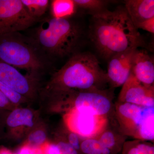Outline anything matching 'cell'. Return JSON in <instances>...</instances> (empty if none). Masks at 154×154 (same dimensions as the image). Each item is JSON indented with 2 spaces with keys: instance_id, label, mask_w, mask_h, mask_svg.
Returning <instances> with one entry per match:
<instances>
[{
  "instance_id": "6da1fadb",
  "label": "cell",
  "mask_w": 154,
  "mask_h": 154,
  "mask_svg": "<svg viewBox=\"0 0 154 154\" xmlns=\"http://www.w3.org/2000/svg\"><path fill=\"white\" fill-rule=\"evenodd\" d=\"M88 32L97 52L107 60L120 53L146 46L124 5L91 15Z\"/></svg>"
},
{
  "instance_id": "7a4b0ae2",
  "label": "cell",
  "mask_w": 154,
  "mask_h": 154,
  "mask_svg": "<svg viewBox=\"0 0 154 154\" xmlns=\"http://www.w3.org/2000/svg\"><path fill=\"white\" fill-rule=\"evenodd\" d=\"M107 84L106 72L101 68L96 56L89 52H79L69 57L54 74L47 89L50 93L70 90H104Z\"/></svg>"
},
{
  "instance_id": "3957f363",
  "label": "cell",
  "mask_w": 154,
  "mask_h": 154,
  "mask_svg": "<svg viewBox=\"0 0 154 154\" xmlns=\"http://www.w3.org/2000/svg\"><path fill=\"white\" fill-rule=\"evenodd\" d=\"M85 29L72 17L46 19L36 29L35 42L42 54L52 57H70L79 52L85 43Z\"/></svg>"
},
{
  "instance_id": "277c9868",
  "label": "cell",
  "mask_w": 154,
  "mask_h": 154,
  "mask_svg": "<svg viewBox=\"0 0 154 154\" xmlns=\"http://www.w3.org/2000/svg\"><path fill=\"white\" fill-rule=\"evenodd\" d=\"M42 54L34 41H28L18 32L0 35V60L28 71L29 75L37 79L45 67Z\"/></svg>"
},
{
  "instance_id": "5b68a950",
  "label": "cell",
  "mask_w": 154,
  "mask_h": 154,
  "mask_svg": "<svg viewBox=\"0 0 154 154\" xmlns=\"http://www.w3.org/2000/svg\"><path fill=\"white\" fill-rule=\"evenodd\" d=\"M114 114L119 128L125 135L154 142V107L116 102Z\"/></svg>"
},
{
  "instance_id": "8992f818",
  "label": "cell",
  "mask_w": 154,
  "mask_h": 154,
  "mask_svg": "<svg viewBox=\"0 0 154 154\" xmlns=\"http://www.w3.org/2000/svg\"><path fill=\"white\" fill-rule=\"evenodd\" d=\"M113 93L109 90L86 91L70 90L59 91L53 97L60 105H68L65 110H75L79 112L97 116L109 117L114 113L112 102Z\"/></svg>"
},
{
  "instance_id": "52a82bcc",
  "label": "cell",
  "mask_w": 154,
  "mask_h": 154,
  "mask_svg": "<svg viewBox=\"0 0 154 154\" xmlns=\"http://www.w3.org/2000/svg\"><path fill=\"white\" fill-rule=\"evenodd\" d=\"M21 0H0V35L17 33L36 22Z\"/></svg>"
},
{
  "instance_id": "ba28073f",
  "label": "cell",
  "mask_w": 154,
  "mask_h": 154,
  "mask_svg": "<svg viewBox=\"0 0 154 154\" xmlns=\"http://www.w3.org/2000/svg\"><path fill=\"white\" fill-rule=\"evenodd\" d=\"M65 124L69 131L75 133L82 139L96 137L110 123L109 117L69 110L63 116Z\"/></svg>"
},
{
  "instance_id": "9c48e42d",
  "label": "cell",
  "mask_w": 154,
  "mask_h": 154,
  "mask_svg": "<svg viewBox=\"0 0 154 154\" xmlns=\"http://www.w3.org/2000/svg\"><path fill=\"white\" fill-rule=\"evenodd\" d=\"M0 82L13 88L29 100L36 96L37 79L24 75L16 68L0 60Z\"/></svg>"
},
{
  "instance_id": "30bf717a",
  "label": "cell",
  "mask_w": 154,
  "mask_h": 154,
  "mask_svg": "<svg viewBox=\"0 0 154 154\" xmlns=\"http://www.w3.org/2000/svg\"><path fill=\"white\" fill-rule=\"evenodd\" d=\"M117 102L154 107V86L144 85L131 73L129 78L122 86Z\"/></svg>"
},
{
  "instance_id": "8fae6325",
  "label": "cell",
  "mask_w": 154,
  "mask_h": 154,
  "mask_svg": "<svg viewBox=\"0 0 154 154\" xmlns=\"http://www.w3.org/2000/svg\"><path fill=\"white\" fill-rule=\"evenodd\" d=\"M135 49L120 53L108 60L106 75L110 88H118L124 85L131 73L132 59Z\"/></svg>"
},
{
  "instance_id": "7c38bea8",
  "label": "cell",
  "mask_w": 154,
  "mask_h": 154,
  "mask_svg": "<svg viewBox=\"0 0 154 154\" xmlns=\"http://www.w3.org/2000/svg\"><path fill=\"white\" fill-rule=\"evenodd\" d=\"M131 74L141 83L154 86V60L146 50L137 48L133 55Z\"/></svg>"
},
{
  "instance_id": "4fadbf2b",
  "label": "cell",
  "mask_w": 154,
  "mask_h": 154,
  "mask_svg": "<svg viewBox=\"0 0 154 154\" xmlns=\"http://www.w3.org/2000/svg\"><path fill=\"white\" fill-rule=\"evenodd\" d=\"M35 122V113L31 109L17 107L7 114L5 125L11 133H21L24 130L34 128Z\"/></svg>"
},
{
  "instance_id": "5bb4252c",
  "label": "cell",
  "mask_w": 154,
  "mask_h": 154,
  "mask_svg": "<svg viewBox=\"0 0 154 154\" xmlns=\"http://www.w3.org/2000/svg\"><path fill=\"white\" fill-rule=\"evenodd\" d=\"M107 154H119L127 137L125 135L118 126H111L110 122L106 128L96 137Z\"/></svg>"
},
{
  "instance_id": "9a60e30c",
  "label": "cell",
  "mask_w": 154,
  "mask_h": 154,
  "mask_svg": "<svg viewBox=\"0 0 154 154\" xmlns=\"http://www.w3.org/2000/svg\"><path fill=\"white\" fill-rule=\"evenodd\" d=\"M124 6L134 26L154 17V0H126Z\"/></svg>"
},
{
  "instance_id": "2e32d148",
  "label": "cell",
  "mask_w": 154,
  "mask_h": 154,
  "mask_svg": "<svg viewBox=\"0 0 154 154\" xmlns=\"http://www.w3.org/2000/svg\"><path fill=\"white\" fill-rule=\"evenodd\" d=\"M152 143L136 139L126 141L121 154H154V146Z\"/></svg>"
},
{
  "instance_id": "e0dca14e",
  "label": "cell",
  "mask_w": 154,
  "mask_h": 154,
  "mask_svg": "<svg viewBox=\"0 0 154 154\" xmlns=\"http://www.w3.org/2000/svg\"><path fill=\"white\" fill-rule=\"evenodd\" d=\"M76 10L73 0H54L51 3V11L53 17H70Z\"/></svg>"
},
{
  "instance_id": "ac0fdd59",
  "label": "cell",
  "mask_w": 154,
  "mask_h": 154,
  "mask_svg": "<svg viewBox=\"0 0 154 154\" xmlns=\"http://www.w3.org/2000/svg\"><path fill=\"white\" fill-rule=\"evenodd\" d=\"M76 9L86 12L90 16L107 9L109 1L103 0H73Z\"/></svg>"
},
{
  "instance_id": "d6986e66",
  "label": "cell",
  "mask_w": 154,
  "mask_h": 154,
  "mask_svg": "<svg viewBox=\"0 0 154 154\" xmlns=\"http://www.w3.org/2000/svg\"><path fill=\"white\" fill-rule=\"evenodd\" d=\"M25 9L31 17L37 20L42 17L49 6L48 0H21Z\"/></svg>"
},
{
  "instance_id": "ffe728a7",
  "label": "cell",
  "mask_w": 154,
  "mask_h": 154,
  "mask_svg": "<svg viewBox=\"0 0 154 154\" xmlns=\"http://www.w3.org/2000/svg\"><path fill=\"white\" fill-rule=\"evenodd\" d=\"M33 129L28 135L25 143L33 147H41L47 142L45 130L42 127Z\"/></svg>"
},
{
  "instance_id": "44dd1931",
  "label": "cell",
  "mask_w": 154,
  "mask_h": 154,
  "mask_svg": "<svg viewBox=\"0 0 154 154\" xmlns=\"http://www.w3.org/2000/svg\"><path fill=\"white\" fill-rule=\"evenodd\" d=\"M0 91L10 100V102L16 107L25 103L28 99L9 86L0 82Z\"/></svg>"
},
{
  "instance_id": "7402d4cb",
  "label": "cell",
  "mask_w": 154,
  "mask_h": 154,
  "mask_svg": "<svg viewBox=\"0 0 154 154\" xmlns=\"http://www.w3.org/2000/svg\"><path fill=\"white\" fill-rule=\"evenodd\" d=\"M16 154H42L41 147H33L28 144L24 143L19 147Z\"/></svg>"
},
{
  "instance_id": "603a6c76",
  "label": "cell",
  "mask_w": 154,
  "mask_h": 154,
  "mask_svg": "<svg viewBox=\"0 0 154 154\" xmlns=\"http://www.w3.org/2000/svg\"><path fill=\"white\" fill-rule=\"evenodd\" d=\"M82 139L75 133L69 131L67 137V142L73 147L78 151L79 153L80 146Z\"/></svg>"
},
{
  "instance_id": "cb8c5ba5",
  "label": "cell",
  "mask_w": 154,
  "mask_h": 154,
  "mask_svg": "<svg viewBox=\"0 0 154 154\" xmlns=\"http://www.w3.org/2000/svg\"><path fill=\"white\" fill-rule=\"evenodd\" d=\"M17 107L0 91V110L10 111Z\"/></svg>"
},
{
  "instance_id": "d4e9b609",
  "label": "cell",
  "mask_w": 154,
  "mask_h": 154,
  "mask_svg": "<svg viewBox=\"0 0 154 154\" xmlns=\"http://www.w3.org/2000/svg\"><path fill=\"white\" fill-rule=\"evenodd\" d=\"M135 27L138 29H142L154 34V17L148 20L138 24Z\"/></svg>"
},
{
  "instance_id": "484cf974",
  "label": "cell",
  "mask_w": 154,
  "mask_h": 154,
  "mask_svg": "<svg viewBox=\"0 0 154 154\" xmlns=\"http://www.w3.org/2000/svg\"><path fill=\"white\" fill-rule=\"evenodd\" d=\"M5 110H0V137L2 134L4 125H5V120L7 114Z\"/></svg>"
},
{
  "instance_id": "4316f807",
  "label": "cell",
  "mask_w": 154,
  "mask_h": 154,
  "mask_svg": "<svg viewBox=\"0 0 154 154\" xmlns=\"http://www.w3.org/2000/svg\"><path fill=\"white\" fill-rule=\"evenodd\" d=\"M0 154H16L15 152L4 146H0Z\"/></svg>"
},
{
  "instance_id": "83f0119b",
  "label": "cell",
  "mask_w": 154,
  "mask_h": 154,
  "mask_svg": "<svg viewBox=\"0 0 154 154\" xmlns=\"http://www.w3.org/2000/svg\"><path fill=\"white\" fill-rule=\"evenodd\" d=\"M119 154H121V153H119Z\"/></svg>"
}]
</instances>
